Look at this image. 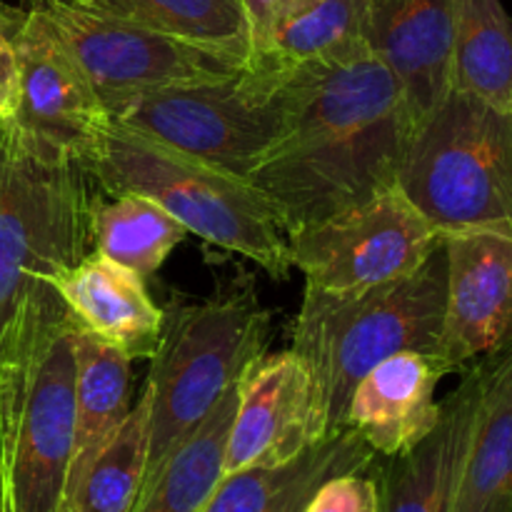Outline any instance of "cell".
Segmentation results:
<instances>
[{"mask_svg": "<svg viewBox=\"0 0 512 512\" xmlns=\"http://www.w3.org/2000/svg\"><path fill=\"white\" fill-rule=\"evenodd\" d=\"M483 360L463 370L458 388L440 400V420L423 443L395 458H375L378 512H450L483 395Z\"/></svg>", "mask_w": 512, "mask_h": 512, "instance_id": "5bb4252c", "label": "cell"}, {"mask_svg": "<svg viewBox=\"0 0 512 512\" xmlns=\"http://www.w3.org/2000/svg\"><path fill=\"white\" fill-rule=\"evenodd\" d=\"M0 28L20 65V103L10 120L90 165L108 133L110 115L78 60L38 8L0 0Z\"/></svg>", "mask_w": 512, "mask_h": 512, "instance_id": "8fae6325", "label": "cell"}, {"mask_svg": "<svg viewBox=\"0 0 512 512\" xmlns=\"http://www.w3.org/2000/svg\"><path fill=\"white\" fill-rule=\"evenodd\" d=\"M295 3H298V0H240L245 23H248L250 50H253V58L260 53V50H263V45L268 43L275 23H278V20L283 18V15L288 13Z\"/></svg>", "mask_w": 512, "mask_h": 512, "instance_id": "83f0119b", "label": "cell"}, {"mask_svg": "<svg viewBox=\"0 0 512 512\" xmlns=\"http://www.w3.org/2000/svg\"><path fill=\"white\" fill-rule=\"evenodd\" d=\"M33 0H23V5ZM85 13L108 15L170 38L220 50L250 63V33L240 0H55Z\"/></svg>", "mask_w": 512, "mask_h": 512, "instance_id": "7402d4cb", "label": "cell"}, {"mask_svg": "<svg viewBox=\"0 0 512 512\" xmlns=\"http://www.w3.org/2000/svg\"><path fill=\"white\" fill-rule=\"evenodd\" d=\"M458 0H368L370 43L398 75L415 125L450 93Z\"/></svg>", "mask_w": 512, "mask_h": 512, "instance_id": "9a60e30c", "label": "cell"}, {"mask_svg": "<svg viewBox=\"0 0 512 512\" xmlns=\"http://www.w3.org/2000/svg\"><path fill=\"white\" fill-rule=\"evenodd\" d=\"M148 440L150 400L143 390L125 423L80 480L68 512H133L145 480Z\"/></svg>", "mask_w": 512, "mask_h": 512, "instance_id": "484cf974", "label": "cell"}, {"mask_svg": "<svg viewBox=\"0 0 512 512\" xmlns=\"http://www.w3.org/2000/svg\"><path fill=\"white\" fill-rule=\"evenodd\" d=\"M70 512H78V510H70Z\"/></svg>", "mask_w": 512, "mask_h": 512, "instance_id": "4dcf8cb0", "label": "cell"}, {"mask_svg": "<svg viewBox=\"0 0 512 512\" xmlns=\"http://www.w3.org/2000/svg\"><path fill=\"white\" fill-rule=\"evenodd\" d=\"M445 290L443 245L415 273L375 288L343 295L305 288L290 350L313 375L328 438L345 430L350 395L375 365L405 350L438 360Z\"/></svg>", "mask_w": 512, "mask_h": 512, "instance_id": "3957f363", "label": "cell"}, {"mask_svg": "<svg viewBox=\"0 0 512 512\" xmlns=\"http://www.w3.org/2000/svg\"><path fill=\"white\" fill-rule=\"evenodd\" d=\"M445 368L415 350L375 365L350 395L345 428L353 430L378 458H395L423 443L440 420L435 400Z\"/></svg>", "mask_w": 512, "mask_h": 512, "instance_id": "2e32d148", "label": "cell"}, {"mask_svg": "<svg viewBox=\"0 0 512 512\" xmlns=\"http://www.w3.org/2000/svg\"><path fill=\"white\" fill-rule=\"evenodd\" d=\"M238 390H230L213 413L165 460L153 483L140 493L133 512H203L225 475V448Z\"/></svg>", "mask_w": 512, "mask_h": 512, "instance_id": "cb8c5ba5", "label": "cell"}, {"mask_svg": "<svg viewBox=\"0 0 512 512\" xmlns=\"http://www.w3.org/2000/svg\"><path fill=\"white\" fill-rule=\"evenodd\" d=\"M278 70L288 130L248 183L285 235L398 185L415 120L398 75L378 55Z\"/></svg>", "mask_w": 512, "mask_h": 512, "instance_id": "6da1fadb", "label": "cell"}, {"mask_svg": "<svg viewBox=\"0 0 512 512\" xmlns=\"http://www.w3.org/2000/svg\"><path fill=\"white\" fill-rule=\"evenodd\" d=\"M270 313L250 288H233L165 313L145 393L150 440L143 493L165 460L238 385L270 343ZM140 498V495H138Z\"/></svg>", "mask_w": 512, "mask_h": 512, "instance_id": "5b68a950", "label": "cell"}, {"mask_svg": "<svg viewBox=\"0 0 512 512\" xmlns=\"http://www.w3.org/2000/svg\"><path fill=\"white\" fill-rule=\"evenodd\" d=\"M373 53L368 0H298L250 63L335 65Z\"/></svg>", "mask_w": 512, "mask_h": 512, "instance_id": "44dd1931", "label": "cell"}, {"mask_svg": "<svg viewBox=\"0 0 512 512\" xmlns=\"http://www.w3.org/2000/svg\"><path fill=\"white\" fill-rule=\"evenodd\" d=\"M75 350V448L70 468L68 505L100 450L113 440L130 413L128 355L113 345L83 333L73 325Z\"/></svg>", "mask_w": 512, "mask_h": 512, "instance_id": "ffe728a7", "label": "cell"}, {"mask_svg": "<svg viewBox=\"0 0 512 512\" xmlns=\"http://www.w3.org/2000/svg\"><path fill=\"white\" fill-rule=\"evenodd\" d=\"M75 448L73 325L0 378V500L10 512H65Z\"/></svg>", "mask_w": 512, "mask_h": 512, "instance_id": "ba28073f", "label": "cell"}, {"mask_svg": "<svg viewBox=\"0 0 512 512\" xmlns=\"http://www.w3.org/2000/svg\"><path fill=\"white\" fill-rule=\"evenodd\" d=\"M20 103V65L13 43L0 28V120H10Z\"/></svg>", "mask_w": 512, "mask_h": 512, "instance_id": "f1b7e54d", "label": "cell"}, {"mask_svg": "<svg viewBox=\"0 0 512 512\" xmlns=\"http://www.w3.org/2000/svg\"><path fill=\"white\" fill-rule=\"evenodd\" d=\"M443 248L448 290L438 363L450 375L512 345V238L473 230L445 235Z\"/></svg>", "mask_w": 512, "mask_h": 512, "instance_id": "4fadbf2b", "label": "cell"}, {"mask_svg": "<svg viewBox=\"0 0 512 512\" xmlns=\"http://www.w3.org/2000/svg\"><path fill=\"white\" fill-rule=\"evenodd\" d=\"M450 90L512 113V15L500 0H458Z\"/></svg>", "mask_w": 512, "mask_h": 512, "instance_id": "603a6c76", "label": "cell"}, {"mask_svg": "<svg viewBox=\"0 0 512 512\" xmlns=\"http://www.w3.org/2000/svg\"><path fill=\"white\" fill-rule=\"evenodd\" d=\"M443 235L395 188L288 233L290 263L305 288L358 293L405 278L428 263Z\"/></svg>", "mask_w": 512, "mask_h": 512, "instance_id": "9c48e42d", "label": "cell"}, {"mask_svg": "<svg viewBox=\"0 0 512 512\" xmlns=\"http://www.w3.org/2000/svg\"><path fill=\"white\" fill-rule=\"evenodd\" d=\"M110 120L248 180L283 140L288 103L280 70L250 63L223 80L150 90Z\"/></svg>", "mask_w": 512, "mask_h": 512, "instance_id": "52a82bcc", "label": "cell"}, {"mask_svg": "<svg viewBox=\"0 0 512 512\" xmlns=\"http://www.w3.org/2000/svg\"><path fill=\"white\" fill-rule=\"evenodd\" d=\"M0 512H10V510H8V505H5L3 500H0Z\"/></svg>", "mask_w": 512, "mask_h": 512, "instance_id": "f546056e", "label": "cell"}, {"mask_svg": "<svg viewBox=\"0 0 512 512\" xmlns=\"http://www.w3.org/2000/svg\"><path fill=\"white\" fill-rule=\"evenodd\" d=\"M58 295L75 328L113 345L130 360L153 358L165 313L133 270L90 250L58 280Z\"/></svg>", "mask_w": 512, "mask_h": 512, "instance_id": "e0dca14e", "label": "cell"}, {"mask_svg": "<svg viewBox=\"0 0 512 512\" xmlns=\"http://www.w3.org/2000/svg\"><path fill=\"white\" fill-rule=\"evenodd\" d=\"M235 390L225 475L283 465L328 438L313 375L293 350L258 355Z\"/></svg>", "mask_w": 512, "mask_h": 512, "instance_id": "7c38bea8", "label": "cell"}, {"mask_svg": "<svg viewBox=\"0 0 512 512\" xmlns=\"http://www.w3.org/2000/svg\"><path fill=\"white\" fill-rule=\"evenodd\" d=\"M370 468L330 478L303 512H378V485Z\"/></svg>", "mask_w": 512, "mask_h": 512, "instance_id": "4316f807", "label": "cell"}, {"mask_svg": "<svg viewBox=\"0 0 512 512\" xmlns=\"http://www.w3.org/2000/svg\"><path fill=\"white\" fill-rule=\"evenodd\" d=\"M28 5L38 8L68 45L108 115L150 90L223 80L250 65L220 50L55 0H33Z\"/></svg>", "mask_w": 512, "mask_h": 512, "instance_id": "30bf717a", "label": "cell"}, {"mask_svg": "<svg viewBox=\"0 0 512 512\" xmlns=\"http://www.w3.org/2000/svg\"><path fill=\"white\" fill-rule=\"evenodd\" d=\"M103 198L85 160L0 120V375L73 325L58 280L93 250Z\"/></svg>", "mask_w": 512, "mask_h": 512, "instance_id": "7a4b0ae2", "label": "cell"}, {"mask_svg": "<svg viewBox=\"0 0 512 512\" xmlns=\"http://www.w3.org/2000/svg\"><path fill=\"white\" fill-rule=\"evenodd\" d=\"M90 168L105 195L155 200L190 235L253 260L273 280L293 270L288 235L248 180L113 120Z\"/></svg>", "mask_w": 512, "mask_h": 512, "instance_id": "277c9868", "label": "cell"}, {"mask_svg": "<svg viewBox=\"0 0 512 512\" xmlns=\"http://www.w3.org/2000/svg\"><path fill=\"white\" fill-rule=\"evenodd\" d=\"M483 365L478 418L450 512H512V345Z\"/></svg>", "mask_w": 512, "mask_h": 512, "instance_id": "d6986e66", "label": "cell"}, {"mask_svg": "<svg viewBox=\"0 0 512 512\" xmlns=\"http://www.w3.org/2000/svg\"><path fill=\"white\" fill-rule=\"evenodd\" d=\"M375 458L378 455L345 428L283 465L223 475L203 512H303L330 478L368 470Z\"/></svg>", "mask_w": 512, "mask_h": 512, "instance_id": "ac0fdd59", "label": "cell"}, {"mask_svg": "<svg viewBox=\"0 0 512 512\" xmlns=\"http://www.w3.org/2000/svg\"><path fill=\"white\" fill-rule=\"evenodd\" d=\"M188 235V228L168 210L138 193L105 195L93 215L95 253L133 270L143 280L153 278L175 245Z\"/></svg>", "mask_w": 512, "mask_h": 512, "instance_id": "d4e9b609", "label": "cell"}, {"mask_svg": "<svg viewBox=\"0 0 512 512\" xmlns=\"http://www.w3.org/2000/svg\"><path fill=\"white\" fill-rule=\"evenodd\" d=\"M398 185L443 238H512V113L450 90L410 133Z\"/></svg>", "mask_w": 512, "mask_h": 512, "instance_id": "8992f818", "label": "cell"}]
</instances>
